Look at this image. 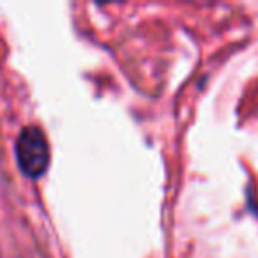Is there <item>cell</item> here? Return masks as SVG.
Instances as JSON below:
<instances>
[{
	"instance_id": "1",
	"label": "cell",
	"mask_w": 258,
	"mask_h": 258,
	"mask_svg": "<svg viewBox=\"0 0 258 258\" xmlns=\"http://www.w3.org/2000/svg\"><path fill=\"white\" fill-rule=\"evenodd\" d=\"M16 161L27 177L37 179L50 165V147L37 125H27L16 142Z\"/></svg>"
}]
</instances>
